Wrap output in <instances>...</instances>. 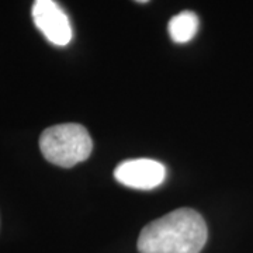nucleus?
<instances>
[{"label":"nucleus","mask_w":253,"mask_h":253,"mask_svg":"<svg viewBox=\"0 0 253 253\" xmlns=\"http://www.w3.org/2000/svg\"><path fill=\"white\" fill-rule=\"evenodd\" d=\"M208 229L196 210L179 208L144 226L138 238L139 253H200Z\"/></svg>","instance_id":"nucleus-1"},{"label":"nucleus","mask_w":253,"mask_h":253,"mask_svg":"<svg viewBox=\"0 0 253 253\" xmlns=\"http://www.w3.org/2000/svg\"><path fill=\"white\" fill-rule=\"evenodd\" d=\"M40 149L48 162L69 169L90 156L93 141L84 126L66 123L46 128L40 136Z\"/></svg>","instance_id":"nucleus-2"},{"label":"nucleus","mask_w":253,"mask_h":253,"mask_svg":"<svg viewBox=\"0 0 253 253\" xmlns=\"http://www.w3.org/2000/svg\"><path fill=\"white\" fill-rule=\"evenodd\" d=\"M31 14L36 27L52 45L65 46L72 41L69 17L55 0H36Z\"/></svg>","instance_id":"nucleus-3"},{"label":"nucleus","mask_w":253,"mask_h":253,"mask_svg":"<svg viewBox=\"0 0 253 253\" xmlns=\"http://www.w3.org/2000/svg\"><path fill=\"white\" fill-rule=\"evenodd\" d=\"M114 177L118 183L131 189L152 190L165 181L166 168L154 159H131L118 165Z\"/></svg>","instance_id":"nucleus-4"},{"label":"nucleus","mask_w":253,"mask_h":253,"mask_svg":"<svg viewBox=\"0 0 253 253\" xmlns=\"http://www.w3.org/2000/svg\"><path fill=\"white\" fill-rule=\"evenodd\" d=\"M200 20L193 11H181L170 18L169 21V36L176 44H186L191 41L199 31Z\"/></svg>","instance_id":"nucleus-5"},{"label":"nucleus","mask_w":253,"mask_h":253,"mask_svg":"<svg viewBox=\"0 0 253 253\" xmlns=\"http://www.w3.org/2000/svg\"><path fill=\"white\" fill-rule=\"evenodd\" d=\"M135 1H138V3H148L149 0H135Z\"/></svg>","instance_id":"nucleus-6"}]
</instances>
